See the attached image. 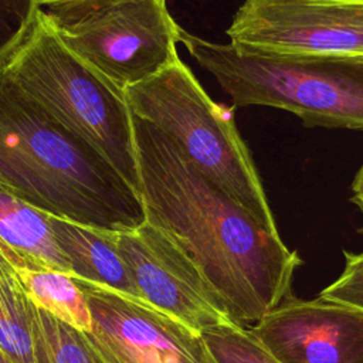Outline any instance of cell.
Segmentation results:
<instances>
[{"label":"cell","mask_w":363,"mask_h":363,"mask_svg":"<svg viewBox=\"0 0 363 363\" xmlns=\"http://www.w3.org/2000/svg\"><path fill=\"white\" fill-rule=\"evenodd\" d=\"M132 125L145 220L193 261L235 323H255L291 294L298 252L160 130L135 115Z\"/></svg>","instance_id":"obj_1"},{"label":"cell","mask_w":363,"mask_h":363,"mask_svg":"<svg viewBox=\"0 0 363 363\" xmlns=\"http://www.w3.org/2000/svg\"><path fill=\"white\" fill-rule=\"evenodd\" d=\"M0 186L48 216L84 227L122 233L145 223L139 193L1 68Z\"/></svg>","instance_id":"obj_2"},{"label":"cell","mask_w":363,"mask_h":363,"mask_svg":"<svg viewBox=\"0 0 363 363\" xmlns=\"http://www.w3.org/2000/svg\"><path fill=\"white\" fill-rule=\"evenodd\" d=\"M180 43L234 108L271 106L295 113L306 126L363 130V60L241 50L183 28Z\"/></svg>","instance_id":"obj_3"},{"label":"cell","mask_w":363,"mask_h":363,"mask_svg":"<svg viewBox=\"0 0 363 363\" xmlns=\"http://www.w3.org/2000/svg\"><path fill=\"white\" fill-rule=\"evenodd\" d=\"M0 68L50 115L94 146L139 193L132 112L123 92L75 57L38 11Z\"/></svg>","instance_id":"obj_4"},{"label":"cell","mask_w":363,"mask_h":363,"mask_svg":"<svg viewBox=\"0 0 363 363\" xmlns=\"http://www.w3.org/2000/svg\"><path fill=\"white\" fill-rule=\"evenodd\" d=\"M123 95L132 115L160 130L191 166L261 221L277 225L234 116L208 96L180 58Z\"/></svg>","instance_id":"obj_5"},{"label":"cell","mask_w":363,"mask_h":363,"mask_svg":"<svg viewBox=\"0 0 363 363\" xmlns=\"http://www.w3.org/2000/svg\"><path fill=\"white\" fill-rule=\"evenodd\" d=\"M37 11L75 57L122 92L180 58L182 27L166 0H52Z\"/></svg>","instance_id":"obj_6"},{"label":"cell","mask_w":363,"mask_h":363,"mask_svg":"<svg viewBox=\"0 0 363 363\" xmlns=\"http://www.w3.org/2000/svg\"><path fill=\"white\" fill-rule=\"evenodd\" d=\"M225 34L241 50L363 60V0H242Z\"/></svg>","instance_id":"obj_7"},{"label":"cell","mask_w":363,"mask_h":363,"mask_svg":"<svg viewBox=\"0 0 363 363\" xmlns=\"http://www.w3.org/2000/svg\"><path fill=\"white\" fill-rule=\"evenodd\" d=\"M77 282L92 318L82 335L105 363H214L194 329L139 299Z\"/></svg>","instance_id":"obj_8"},{"label":"cell","mask_w":363,"mask_h":363,"mask_svg":"<svg viewBox=\"0 0 363 363\" xmlns=\"http://www.w3.org/2000/svg\"><path fill=\"white\" fill-rule=\"evenodd\" d=\"M113 240L142 302L199 333L235 323L193 261L146 220L135 230L113 233Z\"/></svg>","instance_id":"obj_9"},{"label":"cell","mask_w":363,"mask_h":363,"mask_svg":"<svg viewBox=\"0 0 363 363\" xmlns=\"http://www.w3.org/2000/svg\"><path fill=\"white\" fill-rule=\"evenodd\" d=\"M281 363H363V311L291 294L250 329Z\"/></svg>","instance_id":"obj_10"},{"label":"cell","mask_w":363,"mask_h":363,"mask_svg":"<svg viewBox=\"0 0 363 363\" xmlns=\"http://www.w3.org/2000/svg\"><path fill=\"white\" fill-rule=\"evenodd\" d=\"M58 247L65 255L72 278L105 286L139 299L129 268L118 251L113 233L84 227L50 216Z\"/></svg>","instance_id":"obj_11"},{"label":"cell","mask_w":363,"mask_h":363,"mask_svg":"<svg viewBox=\"0 0 363 363\" xmlns=\"http://www.w3.org/2000/svg\"><path fill=\"white\" fill-rule=\"evenodd\" d=\"M16 277L35 308L81 333L91 332L89 306L77 279L69 274L50 268H23Z\"/></svg>","instance_id":"obj_12"},{"label":"cell","mask_w":363,"mask_h":363,"mask_svg":"<svg viewBox=\"0 0 363 363\" xmlns=\"http://www.w3.org/2000/svg\"><path fill=\"white\" fill-rule=\"evenodd\" d=\"M28 305L16 278H0V352L9 363H38Z\"/></svg>","instance_id":"obj_13"},{"label":"cell","mask_w":363,"mask_h":363,"mask_svg":"<svg viewBox=\"0 0 363 363\" xmlns=\"http://www.w3.org/2000/svg\"><path fill=\"white\" fill-rule=\"evenodd\" d=\"M28 311L38 363H105L81 332L35 308L31 302Z\"/></svg>","instance_id":"obj_14"},{"label":"cell","mask_w":363,"mask_h":363,"mask_svg":"<svg viewBox=\"0 0 363 363\" xmlns=\"http://www.w3.org/2000/svg\"><path fill=\"white\" fill-rule=\"evenodd\" d=\"M200 336L214 363H281L242 325H221Z\"/></svg>","instance_id":"obj_15"},{"label":"cell","mask_w":363,"mask_h":363,"mask_svg":"<svg viewBox=\"0 0 363 363\" xmlns=\"http://www.w3.org/2000/svg\"><path fill=\"white\" fill-rule=\"evenodd\" d=\"M37 9V0H0V62L24 38Z\"/></svg>","instance_id":"obj_16"},{"label":"cell","mask_w":363,"mask_h":363,"mask_svg":"<svg viewBox=\"0 0 363 363\" xmlns=\"http://www.w3.org/2000/svg\"><path fill=\"white\" fill-rule=\"evenodd\" d=\"M345 261L342 274L319 294V298L363 311V250L360 252L345 251Z\"/></svg>","instance_id":"obj_17"},{"label":"cell","mask_w":363,"mask_h":363,"mask_svg":"<svg viewBox=\"0 0 363 363\" xmlns=\"http://www.w3.org/2000/svg\"><path fill=\"white\" fill-rule=\"evenodd\" d=\"M352 201L360 208L362 214H363V164L360 166V169L357 170L353 183H352Z\"/></svg>","instance_id":"obj_18"},{"label":"cell","mask_w":363,"mask_h":363,"mask_svg":"<svg viewBox=\"0 0 363 363\" xmlns=\"http://www.w3.org/2000/svg\"><path fill=\"white\" fill-rule=\"evenodd\" d=\"M0 363H9V360L1 354V352H0Z\"/></svg>","instance_id":"obj_19"},{"label":"cell","mask_w":363,"mask_h":363,"mask_svg":"<svg viewBox=\"0 0 363 363\" xmlns=\"http://www.w3.org/2000/svg\"><path fill=\"white\" fill-rule=\"evenodd\" d=\"M47 1H52V0H37V4H41V3H47Z\"/></svg>","instance_id":"obj_20"}]
</instances>
